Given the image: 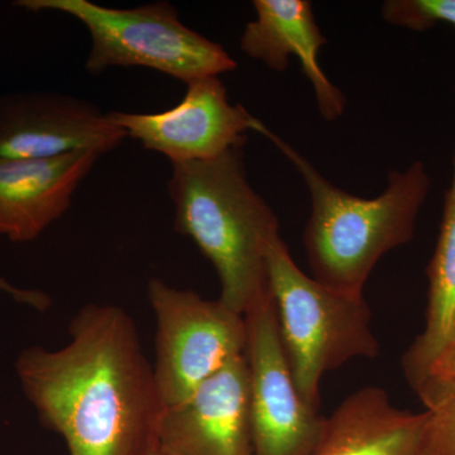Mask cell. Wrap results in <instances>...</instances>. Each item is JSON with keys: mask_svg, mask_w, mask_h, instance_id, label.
I'll list each match as a JSON object with an SVG mask.
<instances>
[{"mask_svg": "<svg viewBox=\"0 0 455 455\" xmlns=\"http://www.w3.org/2000/svg\"><path fill=\"white\" fill-rule=\"evenodd\" d=\"M68 333L61 348L29 347L16 361L40 423L70 455H142L164 405L133 319L116 305L90 304Z\"/></svg>", "mask_w": 455, "mask_h": 455, "instance_id": "cell-1", "label": "cell"}, {"mask_svg": "<svg viewBox=\"0 0 455 455\" xmlns=\"http://www.w3.org/2000/svg\"><path fill=\"white\" fill-rule=\"evenodd\" d=\"M243 149L173 164L167 182L175 229L211 260L220 278L218 300L241 315L269 291L268 244L280 235L274 209L250 184Z\"/></svg>", "mask_w": 455, "mask_h": 455, "instance_id": "cell-2", "label": "cell"}, {"mask_svg": "<svg viewBox=\"0 0 455 455\" xmlns=\"http://www.w3.org/2000/svg\"><path fill=\"white\" fill-rule=\"evenodd\" d=\"M256 132L291 161L309 188L311 211L302 241L313 277L338 291L363 295L379 260L414 238L431 188L427 166L415 161L391 171L381 196L366 199L334 187L262 122Z\"/></svg>", "mask_w": 455, "mask_h": 455, "instance_id": "cell-3", "label": "cell"}, {"mask_svg": "<svg viewBox=\"0 0 455 455\" xmlns=\"http://www.w3.org/2000/svg\"><path fill=\"white\" fill-rule=\"evenodd\" d=\"M268 286L278 333L302 400L319 410L320 382L352 359L379 357L372 314L363 295L341 292L307 276L283 236L269 242Z\"/></svg>", "mask_w": 455, "mask_h": 455, "instance_id": "cell-4", "label": "cell"}, {"mask_svg": "<svg viewBox=\"0 0 455 455\" xmlns=\"http://www.w3.org/2000/svg\"><path fill=\"white\" fill-rule=\"evenodd\" d=\"M14 5L32 13L59 12L83 23L90 36L85 60L90 75L114 68H145L188 85L238 66L220 44L185 26L176 8L164 0L131 9L89 0H18Z\"/></svg>", "mask_w": 455, "mask_h": 455, "instance_id": "cell-5", "label": "cell"}, {"mask_svg": "<svg viewBox=\"0 0 455 455\" xmlns=\"http://www.w3.org/2000/svg\"><path fill=\"white\" fill-rule=\"evenodd\" d=\"M147 295L157 324L154 374L164 407L181 403L245 355V317L223 302L156 277L148 281Z\"/></svg>", "mask_w": 455, "mask_h": 455, "instance_id": "cell-6", "label": "cell"}, {"mask_svg": "<svg viewBox=\"0 0 455 455\" xmlns=\"http://www.w3.org/2000/svg\"><path fill=\"white\" fill-rule=\"evenodd\" d=\"M244 317L252 455H313L328 418L299 394L278 333L271 292L254 302Z\"/></svg>", "mask_w": 455, "mask_h": 455, "instance_id": "cell-7", "label": "cell"}, {"mask_svg": "<svg viewBox=\"0 0 455 455\" xmlns=\"http://www.w3.org/2000/svg\"><path fill=\"white\" fill-rule=\"evenodd\" d=\"M108 114L127 139L164 155L171 164L212 160L244 148L247 132H256L259 122L244 107L230 103L220 76L188 84L184 99L164 112Z\"/></svg>", "mask_w": 455, "mask_h": 455, "instance_id": "cell-8", "label": "cell"}, {"mask_svg": "<svg viewBox=\"0 0 455 455\" xmlns=\"http://www.w3.org/2000/svg\"><path fill=\"white\" fill-rule=\"evenodd\" d=\"M127 139L109 114L55 92L0 95V157L49 158L75 151L109 154Z\"/></svg>", "mask_w": 455, "mask_h": 455, "instance_id": "cell-9", "label": "cell"}, {"mask_svg": "<svg viewBox=\"0 0 455 455\" xmlns=\"http://www.w3.org/2000/svg\"><path fill=\"white\" fill-rule=\"evenodd\" d=\"M156 444L167 455H252L247 357L230 362L181 403L164 407Z\"/></svg>", "mask_w": 455, "mask_h": 455, "instance_id": "cell-10", "label": "cell"}, {"mask_svg": "<svg viewBox=\"0 0 455 455\" xmlns=\"http://www.w3.org/2000/svg\"><path fill=\"white\" fill-rule=\"evenodd\" d=\"M101 156L84 149L49 158L0 157V236L28 243L44 235L70 209Z\"/></svg>", "mask_w": 455, "mask_h": 455, "instance_id": "cell-11", "label": "cell"}, {"mask_svg": "<svg viewBox=\"0 0 455 455\" xmlns=\"http://www.w3.org/2000/svg\"><path fill=\"white\" fill-rule=\"evenodd\" d=\"M253 8L256 20L245 25L239 41L241 50L278 73L287 70L290 57H296L313 86L323 118L328 122L340 118L346 112L347 99L319 64V51L328 41L317 26L311 3L254 0Z\"/></svg>", "mask_w": 455, "mask_h": 455, "instance_id": "cell-12", "label": "cell"}, {"mask_svg": "<svg viewBox=\"0 0 455 455\" xmlns=\"http://www.w3.org/2000/svg\"><path fill=\"white\" fill-rule=\"evenodd\" d=\"M424 412L398 409L374 386L353 392L329 416L313 455H419Z\"/></svg>", "mask_w": 455, "mask_h": 455, "instance_id": "cell-13", "label": "cell"}, {"mask_svg": "<svg viewBox=\"0 0 455 455\" xmlns=\"http://www.w3.org/2000/svg\"><path fill=\"white\" fill-rule=\"evenodd\" d=\"M427 280L424 331L403 359V373L412 387L424 379L455 323V152L453 176L445 194L438 242L427 266Z\"/></svg>", "mask_w": 455, "mask_h": 455, "instance_id": "cell-14", "label": "cell"}, {"mask_svg": "<svg viewBox=\"0 0 455 455\" xmlns=\"http://www.w3.org/2000/svg\"><path fill=\"white\" fill-rule=\"evenodd\" d=\"M414 390L425 407L419 455H455V381L425 379Z\"/></svg>", "mask_w": 455, "mask_h": 455, "instance_id": "cell-15", "label": "cell"}, {"mask_svg": "<svg viewBox=\"0 0 455 455\" xmlns=\"http://www.w3.org/2000/svg\"><path fill=\"white\" fill-rule=\"evenodd\" d=\"M381 13L386 22L410 31H429L438 25L455 28V0H387Z\"/></svg>", "mask_w": 455, "mask_h": 455, "instance_id": "cell-16", "label": "cell"}, {"mask_svg": "<svg viewBox=\"0 0 455 455\" xmlns=\"http://www.w3.org/2000/svg\"><path fill=\"white\" fill-rule=\"evenodd\" d=\"M451 379V381H455V323L451 326V333H449L442 348L439 349L435 357L431 361L423 379Z\"/></svg>", "mask_w": 455, "mask_h": 455, "instance_id": "cell-17", "label": "cell"}, {"mask_svg": "<svg viewBox=\"0 0 455 455\" xmlns=\"http://www.w3.org/2000/svg\"><path fill=\"white\" fill-rule=\"evenodd\" d=\"M0 292L7 293L18 304L26 305L35 310L46 311L51 307V299L46 292L40 290L20 289L4 277H0Z\"/></svg>", "mask_w": 455, "mask_h": 455, "instance_id": "cell-18", "label": "cell"}, {"mask_svg": "<svg viewBox=\"0 0 455 455\" xmlns=\"http://www.w3.org/2000/svg\"><path fill=\"white\" fill-rule=\"evenodd\" d=\"M142 455H167V454L164 453V451H161V449L158 448L157 444H156V443H155V444L151 445V447L147 449L145 453H143Z\"/></svg>", "mask_w": 455, "mask_h": 455, "instance_id": "cell-19", "label": "cell"}]
</instances>
